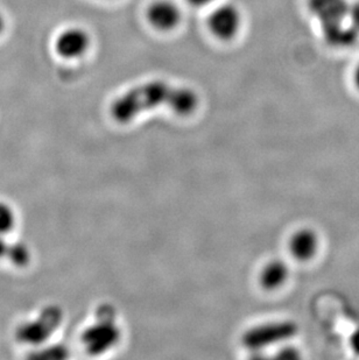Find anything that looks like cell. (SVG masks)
<instances>
[{
    "label": "cell",
    "mask_w": 359,
    "mask_h": 360,
    "mask_svg": "<svg viewBox=\"0 0 359 360\" xmlns=\"http://www.w3.org/2000/svg\"><path fill=\"white\" fill-rule=\"evenodd\" d=\"M199 105L200 97L194 89L154 79L134 85L117 96L110 104V115L119 124H129L141 113L159 108H167L177 116H190Z\"/></svg>",
    "instance_id": "cell-1"
},
{
    "label": "cell",
    "mask_w": 359,
    "mask_h": 360,
    "mask_svg": "<svg viewBox=\"0 0 359 360\" xmlns=\"http://www.w3.org/2000/svg\"><path fill=\"white\" fill-rule=\"evenodd\" d=\"M307 8L319 21L327 44L349 48L358 42L359 32L350 24V4L346 0H307Z\"/></svg>",
    "instance_id": "cell-2"
},
{
    "label": "cell",
    "mask_w": 359,
    "mask_h": 360,
    "mask_svg": "<svg viewBox=\"0 0 359 360\" xmlns=\"http://www.w3.org/2000/svg\"><path fill=\"white\" fill-rule=\"evenodd\" d=\"M120 340V329L115 323V314L111 307L99 310L97 320L82 335V343L89 354H101L110 350Z\"/></svg>",
    "instance_id": "cell-3"
},
{
    "label": "cell",
    "mask_w": 359,
    "mask_h": 360,
    "mask_svg": "<svg viewBox=\"0 0 359 360\" xmlns=\"http://www.w3.org/2000/svg\"><path fill=\"white\" fill-rule=\"evenodd\" d=\"M63 311L58 306H47L33 320L25 321L18 326L15 337L19 343L39 347L47 342L61 326Z\"/></svg>",
    "instance_id": "cell-4"
},
{
    "label": "cell",
    "mask_w": 359,
    "mask_h": 360,
    "mask_svg": "<svg viewBox=\"0 0 359 360\" xmlns=\"http://www.w3.org/2000/svg\"><path fill=\"white\" fill-rule=\"evenodd\" d=\"M208 31L222 42H230L237 38L243 28V13L232 3H217L211 7L207 18Z\"/></svg>",
    "instance_id": "cell-5"
},
{
    "label": "cell",
    "mask_w": 359,
    "mask_h": 360,
    "mask_svg": "<svg viewBox=\"0 0 359 360\" xmlns=\"http://www.w3.org/2000/svg\"><path fill=\"white\" fill-rule=\"evenodd\" d=\"M298 333V326L291 321L272 322L253 326L241 336V344L250 350L258 351L282 340H289Z\"/></svg>",
    "instance_id": "cell-6"
},
{
    "label": "cell",
    "mask_w": 359,
    "mask_h": 360,
    "mask_svg": "<svg viewBox=\"0 0 359 360\" xmlns=\"http://www.w3.org/2000/svg\"><path fill=\"white\" fill-rule=\"evenodd\" d=\"M92 46V35L85 28L80 26H70L62 30L54 40L55 53L68 61L84 58Z\"/></svg>",
    "instance_id": "cell-7"
},
{
    "label": "cell",
    "mask_w": 359,
    "mask_h": 360,
    "mask_svg": "<svg viewBox=\"0 0 359 360\" xmlns=\"http://www.w3.org/2000/svg\"><path fill=\"white\" fill-rule=\"evenodd\" d=\"M149 26L160 33H170L180 27L183 13L173 0H153L145 11Z\"/></svg>",
    "instance_id": "cell-8"
},
{
    "label": "cell",
    "mask_w": 359,
    "mask_h": 360,
    "mask_svg": "<svg viewBox=\"0 0 359 360\" xmlns=\"http://www.w3.org/2000/svg\"><path fill=\"white\" fill-rule=\"evenodd\" d=\"M319 237L312 229H302L295 232L289 239L288 248L291 255L298 262H308L314 258L319 250Z\"/></svg>",
    "instance_id": "cell-9"
},
{
    "label": "cell",
    "mask_w": 359,
    "mask_h": 360,
    "mask_svg": "<svg viewBox=\"0 0 359 360\" xmlns=\"http://www.w3.org/2000/svg\"><path fill=\"white\" fill-rule=\"evenodd\" d=\"M289 276L287 264L282 260H272L261 269L259 281L263 288L266 290H275L285 285Z\"/></svg>",
    "instance_id": "cell-10"
},
{
    "label": "cell",
    "mask_w": 359,
    "mask_h": 360,
    "mask_svg": "<svg viewBox=\"0 0 359 360\" xmlns=\"http://www.w3.org/2000/svg\"><path fill=\"white\" fill-rule=\"evenodd\" d=\"M31 248L24 241H12L7 262L17 267H25L31 262Z\"/></svg>",
    "instance_id": "cell-11"
},
{
    "label": "cell",
    "mask_w": 359,
    "mask_h": 360,
    "mask_svg": "<svg viewBox=\"0 0 359 360\" xmlns=\"http://www.w3.org/2000/svg\"><path fill=\"white\" fill-rule=\"evenodd\" d=\"M17 225V214L6 202L0 200V236H7Z\"/></svg>",
    "instance_id": "cell-12"
},
{
    "label": "cell",
    "mask_w": 359,
    "mask_h": 360,
    "mask_svg": "<svg viewBox=\"0 0 359 360\" xmlns=\"http://www.w3.org/2000/svg\"><path fill=\"white\" fill-rule=\"evenodd\" d=\"M349 21L353 28L359 32V1L351 4L349 8Z\"/></svg>",
    "instance_id": "cell-13"
},
{
    "label": "cell",
    "mask_w": 359,
    "mask_h": 360,
    "mask_svg": "<svg viewBox=\"0 0 359 360\" xmlns=\"http://www.w3.org/2000/svg\"><path fill=\"white\" fill-rule=\"evenodd\" d=\"M12 241L7 240L6 236H0V260H7Z\"/></svg>",
    "instance_id": "cell-14"
},
{
    "label": "cell",
    "mask_w": 359,
    "mask_h": 360,
    "mask_svg": "<svg viewBox=\"0 0 359 360\" xmlns=\"http://www.w3.org/2000/svg\"><path fill=\"white\" fill-rule=\"evenodd\" d=\"M187 4L194 8H207L218 3V0H186Z\"/></svg>",
    "instance_id": "cell-15"
},
{
    "label": "cell",
    "mask_w": 359,
    "mask_h": 360,
    "mask_svg": "<svg viewBox=\"0 0 359 360\" xmlns=\"http://www.w3.org/2000/svg\"><path fill=\"white\" fill-rule=\"evenodd\" d=\"M349 342L350 347L353 349V352L359 354V328H357V329L351 333Z\"/></svg>",
    "instance_id": "cell-16"
},
{
    "label": "cell",
    "mask_w": 359,
    "mask_h": 360,
    "mask_svg": "<svg viewBox=\"0 0 359 360\" xmlns=\"http://www.w3.org/2000/svg\"><path fill=\"white\" fill-rule=\"evenodd\" d=\"M280 357L282 358H298V351L293 349V347H287L285 350H282V354H280Z\"/></svg>",
    "instance_id": "cell-17"
},
{
    "label": "cell",
    "mask_w": 359,
    "mask_h": 360,
    "mask_svg": "<svg viewBox=\"0 0 359 360\" xmlns=\"http://www.w3.org/2000/svg\"><path fill=\"white\" fill-rule=\"evenodd\" d=\"M6 30V18L0 12V35L3 34Z\"/></svg>",
    "instance_id": "cell-18"
},
{
    "label": "cell",
    "mask_w": 359,
    "mask_h": 360,
    "mask_svg": "<svg viewBox=\"0 0 359 360\" xmlns=\"http://www.w3.org/2000/svg\"><path fill=\"white\" fill-rule=\"evenodd\" d=\"M353 84L356 85V88L359 90V65H357L353 75Z\"/></svg>",
    "instance_id": "cell-19"
}]
</instances>
